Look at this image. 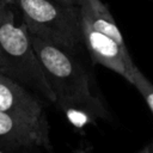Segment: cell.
<instances>
[{"label": "cell", "mask_w": 153, "mask_h": 153, "mask_svg": "<svg viewBox=\"0 0 153 153\" xmlns=\"http://www.w3.org/2000/svg\"><path fill=\"white\" fill-rule=\"evenodd\" d=\"M31 43L56 94V104L63 109L81 110L90 117L109 120L100 91L84 65L62 48L29 33Z\"/></svg>", "instance_id": "cell-1"}, {"label": "cell", "mask_w": 153, "mask_h": 153, "mask_svg": "<svg viewBox=\"0 0 153 153\" xmlns=\"http://www.w3.org/2000/svg\"><path fill=\"white\" fill-rule=\"evenodd\" d=\"M0 73L56 104V94L31 43L26 25H17L6 0L0 6Z\"/></svg>", "instance_id": "cell-2"}, {"label": "cell", "mask_w": 153, "mask_h": 153, "mask_svg": "<svg viewBox=\"0 0 153 153\" xmlns=\"http://www.w3.org/2000/svg\"><path fill=\"white\" fill-rule=\"evenodd\" d=\"M6 2L18 8L29 33L74 55L85 47L79 6H65L54 0H6Z\"/></svg>", "instance_id": "cell-3"}, {"label": "cell", "mask_w": 153, "mask_h": 153, "mask_svg": "<svg viewBox=\"0 0 153 153\" xmlns=\"http://www.w3.org/2000/svg\"><path fill=\"white\" fill-rule=\"evenodd\" d=\"M80 25L84 44L92 61L116 72L131 85H134L140 69L133 62L127 47L120 45L108 35L97 31L87 20L81 17Z\"/></svg>", "instance_id": "cell-4"}, {"label": "cell", "mask_w": 153, "mask_h": 153, "mask_svg": "<svg viewBox=\"0 0 153 153\" xmlns=\"http://www.w3.org/2000/svg\"><path fill=\"white\" fill-rule=\"evenodd\" d=\"M51 148L48 122L31 121L0 111V149Z\"/></svg>", "instance_id": "cell-5"}, {"label": "cell", "mask_w": 153, "mask_h": 153, "mask_svg": "<svg viewBox=\"0 0 153 153\" xmlns=\"http://www.w3.org/2000/svg\"><path fill=\"white\" fill-rule=\"evenodd\" d=\"M0 111L31 121L48 122L42 100L2 73H0Z\"/></svg>", "instance_id": "cell-6"}, {"label": "cell", "mask_w": 153, "mask_h": 153, "mask_svg": "<svg viewBox=\"0 0 153 153\" xmlns=\"http://www.w3.org/2000/svg\"><path fill=\"white\" fill-rule=\"evenodd\" d=\"M78 6L80 17L87 20L93 29L108 35L120 45L126 47L122 33L112 14L102 0H78Z\"/></svg>", "instance_id": "cell-7"}, {"label": "cell", "mask_w": 153, "mask_h": 153, "mask_svg": "<svg viewBox=\"0 0 153 153\" xmlns=\"http://www.w3.org/2000/svg\"><path fill=\"white\" fill-rule=\"evenodd\" d=\"M134 86H135L136 90L141 93V96H142L143 99L146 100L147 105L149 106L151 111L153 112V85L151 84V81L147 80L146 76L140 72V73L136 75Z\"/></svg>", "instance_id": "cell-8"}, {"label": "cell", "mask_w": 153, "mask_h": 153, "mask_svg": "<svg viewBox=\"0 0 153 153\" xmlns=\"http://www.w3.org/2000/svg\"><path fill=\"white\" fill-rule=\"evenodd\" d=\"M65 6H78V0H54Z\"/></svg>", "instance_id": "cell-9"}, {"label": "cell", "mask_w": 153, "mask_h": 153, "mask_svg": "<svg viewBox=\"0 0 153 153\" xmlns=\"http://www.w3.org/2000/svg\"><path fill=\"white\" fill-rule=\"evenodd\" d=\"M146 148V151L148 152V153H153V141L147 146V147H145Z\"/></svg>", "instance_id": "cell-10"}, {"label": "cell", "mask_w": 153, "mask_h": 153, "mask_svg": "<svg viewBox=\"0 0 153 153\" xmlns=\"http://www.w3.org/2000/svg\"><path fill=\"white\" fill-rule=\"evenodd\" d=\"M139 153H148V152H147V151H146V148H143V149H142V151H140V152H139Z\"/></svg>", "instance_id": "cell-11"}, {"label": "cell", "mask_w": 153, "mask_h": 153, "mask_svg": "<svg viewBox=\"0 0 153 153\" xmlns=\"http://www.w3.org/2000/svg\"><path fill=\"white\" fill-rule=\"evenodd\" d=\"M2 1H4V0H0V6H1V4H2Z\"/></svg>", "instance_id": "cell-12"}]
</instances>
